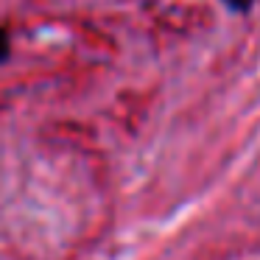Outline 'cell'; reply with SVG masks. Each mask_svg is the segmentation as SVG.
<instances>
[{
  "instance_id": "obj_2",
  "label": "cell",
  "mask_w": 260,
  "mask_h": 260,
  "mask_svg": "<svg viewBox=\"0 0 260 260\" xmlns=\"http://www.w3.org/2000/svg\"><path fill=\"white\" fill-rule=\"evenodd\" d=\"M226 3H230L232 9H241V12H243V9L252 6V0H226Z\"/></svg>"
},
{
  "instance_id": "obj_1",
  "label": "cell",
  "mask_w": 260,
  "mask_h": 260,
  "mask_svg": "<svg viewBox=\"0 0 260 260\" xmlns=\"http://www.w3.org/2000/svg\"><path fill=\"white\" fill-rule=\"evenodd\" d=\"M9 56V34L6 31H0V59Z\"/></svg>"
}]
</instances>
